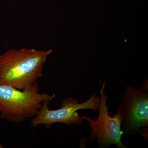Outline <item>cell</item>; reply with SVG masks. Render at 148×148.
<instances>
[{"label": "cell", "mask_w": 148, "mask_h": 148, "mask_svg": "<svg viewBox=\"0 0 148 148\" xmlns=\"http://www.w3.org/2000/svg\"><path fill=\"white\" fill-rule=\"evenodd\" d=\"M52 49H10L0 55V85L29 90L42 76V70Z\"/></svg>", "instance_id": "cell-1"}, {"label": "cell", "mask_w": 148, "mask_h": 148, "mask_svg": "<svg viewBox=\"0 0 148 148\" xmlns=\"http://www.w3.org/2000/svg\"><path fill=\"white\" fill-rule=\"evenodd\" d=\"M38 82L29 90L0 85V116L9 121L20 123L34 117L43 102L51 101L56 95L40 93Z\"/></svg>", "instance_id": "cell-2"}, {"label": "cell", "mask_w": 148, "mask_h": 148, "mask_svg": "<svg viewBox=\"0 0 148 148\" xmlns=\"http://www.w3.org/2000/svg\"><path fill=\"white\" fill-rule=\"evenodd\" d=\"M106 82H103L100 88L101 102L98 111L99 115L97 119H92L88 116H82L83 119L88 122L91 128L88 139L92 142L97 139L99 147L107 148L115 145L118 148H127L121 140L123 135L121 126L123 112L120 105L117 108V112L113 116L109 115L110 107L107 106L108 97L105 93Z\"/></svg>", "instance_id": "cell-3"}, {"label": "cell", "mask_w": 148, "mask_h": 148, "mask_svg": "<svg viewBox=\"0 0 148 148\" xmlns=\"http://www.w3.org/2000/svg\"><path fill=\"white\" fill-rule=\"evenodd\" d=\"M50 101L43 102L41 107L36 115L32 119V124L34 127L44 125L47 128L57 123H64L66 125H80L83 123L82 116H79L77 111L89 109L95 112L98 110L101 102L95 92L87 101L80 103L75 98L69 97L64 99L60 108L49 110L48 105Z\"/></svg>", "instance_id": "cell-4"}, {"label": "cell", "mask_w": 148, "mask_h": 148, "mask_svg": "<svg viewBox=\"0 0 148 148\" xmlns=\"http://www.w3.org/2000/svg\"><path fill=\"white\" fill-rule=\"evenodd\" d=\"M120 105L123 112L121 128L123 135L138 134L148 127V94L126 86Z\"/></svg>", "instance_id": "cell-5"}, {"label": "cell", "mask_w": 148, "mask_h": 148, "mask_svg": "<svg viewBox=\"0 0 148 148\" xmlns=\"http://www.w3.org/2000/svg\"><path fill=\"white\" fill-rule=\"evenodd\" d=\"M138 133L141 134L143 138L148 140V127H144L140 129L138 132Z\"/></svg>", "instance_id": "cell-6"}, {"label": "cell", "mask_w": 148, "mask_h": 148, "mask_svg": "<svg viewBox=\"0 0 148 148\" xmlns=\"http://www.w3.org/2000/svg\"><path fill=\"white\" fill-rule=\"evenodd\" d=\"M148 79H147V80H145L143 83L141 87L140 88V90H142L143 92L148 93Z\"/></svg>", "instance_id": "cell-7"}, {"label": "cell", "mask_w": 148, "mask_h": 148, "mask_svg": "<svg viewBox=\"0 0 148 148\" xmlns=\"http://www.w3.org/2000/svg\"><path fill=\"white\" fill-rule=\"evenodd\" d=\"M0 118H1V116H0Z\"/></svg>", "instance_id": "cell-8"}]
</instances>
